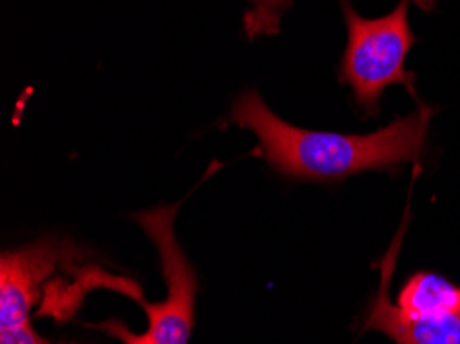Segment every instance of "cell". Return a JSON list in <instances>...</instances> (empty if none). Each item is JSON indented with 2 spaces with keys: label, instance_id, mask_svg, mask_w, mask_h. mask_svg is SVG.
I'll list each match as a JSON object with an SVG mask.
<instances>
[{
  "label": "cell",
  "instance_id": "cell-1",
  "mask_svg": "<svg viewBox=\"0 0 460 344\" xmlns=\"http://www.w3.org/2000/svg\"><path fill=\"white\" fill-rule=\"evenodd\" d=\"M431 116L434 110L423 105L369 135L308 130L285 122L258 91L248 89L234 101L227 122L252 130L262 159L283 178L341 181L364 172L396 173L415 163L423 155Z\"/></svg>",
  "mask_w": 460,
  "mask_h": 344
},
{
  "label": "cell",
  "instance_id": "cell-2",
  "mask_svg": "<svg viewBox=\"0 0 460 344\" xmlns=\"http://www.w3.org/2000/svg\"><path fill=\"white\" fill-rule=\"evenodd\" d=\"M347 25V44L341 58L339 81L351 87L355 103L367 116H378L380 97L390 85H405L415 93V75L405 60L415 46L411 31V0H401L393 13L378 19H366L349 0H339Z\"/></svg>",
  "mask_w": 460,
  "mask_h": 344
},
{
  "label": "cell",
  "instance_id": "cell-3",
  "mask_svg": "<svg viewBox=\"0 0 460 344\" xmlns=\"http://www.w3.org/2000/svg\"><path fill=\"white\" fill-rule=\"evenodd\" d=\"M178 207H157L135 215V221L145 229L159 250L167 295L162 304L141 301L149 320V336L157 344H188L194 326L197 304V275L176 240L173 221Z\"/></svg>",
  "mask_w": 460,
  "mask_h": 344
},
{
  "label": "cell",
  "instance_id": "cell-4",
  "mask_svg": "<svg viewBox=\"0 0 460 344\" xmlns=\"http://www.w3.org/2000/svg\"><path fill=\"white\" fill-rule=\"evenodd\" d=\"M68 242L40 240L25 248L3 251L0 258V344H50L33 330L30 313L48 277L76 258Z\"/></svg>",
  "mask_w": 460,
  "mask_h": 344
},
{
  "label": "cell",
  "instance_id": "cell-5",
  "mask_svg": "<svg viewBox=\"0 0 460 344\" xmlns=\"http://www.w3.org/2000/svg\"><path fill=\"white\" fill-rule=\"evenodd\" d=\"M407 229V216L396 234L388 254L382 258L380 287L369 304L361 332H382L394 344H460V313L423 318L409 315L390 299V280H393L394 264L399 258V248Z\"/></svg>",
  "mask_w": 460,
  "mask_h": 344
},
{
  "label": "cell",
  "instance_id": "cell-6",
  "mask_svg": "<svg viewBox=\"0 0 460 344\" xmlns=\"http://www.w3.org/2000/svg\"><path fill=\"white\" fill-rule=\"evenodd\" d=\"M396 305L423 318L460 313V287L436 272H417L402 285Z\"/></svg>",
  "mask_w": 460,
  "mask_h": 344
},
{
  "label": "cell",
  "instance_id": "cell-7",
  "mask_svg": "<svg viewBox=\"0 0 460 344\" xmlns=\"http://www.w3.org/2000/svg\"><path fill=\"white\" fill-rule=\"evenodd\" d=\"M248 3L250 9L243 13V33L248 40L281 31V17L291 6V0H248Z\"/></svg>",
  "mask_w": 460,
  "mask_h": 344
},
{
  "label": "cell",
  "instance_id": "cell-8",
  "mask_svg": "<svg viewBox=\"0 0 460 344\" xmlns=\"http://www.w3.org/2000/svg\"><path fill=\"white\" fill-rule=\"evenodd\" d=\"M93 328L102 330V332H106L110 336H114V339H118L122 344H157L155 340L151 339L149 332L135 334V332H130V330L124 326L122 322H118V320L100 322V324H95Z\"/></svg>",
  "mask_w": 460,
  "mask_h": 344
}]
</instances>
